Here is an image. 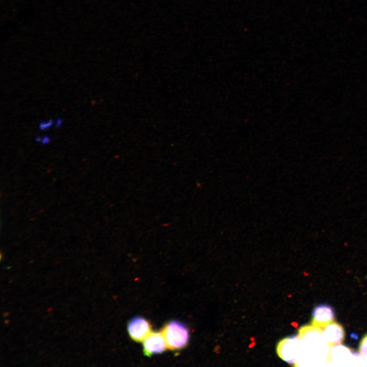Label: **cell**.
I'll list each match as a JSON object with an SVG mask.
<instances>
[{
    "label": "cell",
    "mask_w": 367,
    "mask_h": 367,
    "mask_svg": "<svg viewBox=\"0 0 367 367\" xmlns=\"http://www.w3.org/2000/svg\"><path fill=\"white\" fill-rule=\"evenodd\" d=\"M298 337L301 352L297 363H312V365L327 363L329 346L321 328L313 325L305 326L299 330Z\"/></svg>",
    "instance_id": "obj_1"
},
{
    "label": "cell",
    "mask_w": 367,
    "mask_h": 367,
    "mask_svg": "<svg viewBox=\"0 0 367 367\" xmlns=\"http://www.w3.org/2000/svg\"><path fill=\"white\" fill-rule=\"evenodd\" d=\"M165 338L167 348L176 351L186 347L190 338L189 330L182 322L172 320L167 323L161 330Z\"/></svg>",
    "instance_id": "obj_2"
},
{
    "label": "cell",
    "mask_w": 367,
    "mask_h": 367,
    "mask_svg": "<svg viewBox=\"0 0 367 367\" xmlns=\"http://www.w3.org/2000/svg\"><path fill=\"white\" fill-rule=\"evenodd\" d=\"M278 352L283 359L290 363H297L301 352V343L298 336L287 338L278 345Z\"/></svg>",
    "instance_id": "obj_3"
},
{
    "label": "cell",
    "mask_w": 367,
    "mask_h": 367,
    "mask_svg": "<svg viewBox=\"0 0 367 367\" xmlns=\"http://www.w3.org/2000/svg\"><path fill=\"white\" fill-rule=\"evenodd\" d=\"M151 325L145 318L137 316L129 320L127 331L130 338L136 342H143L151 332Z\"/></svg>",
    "instance_id": "obj_4"
},
{
    "label": "cell",
    "mask_w": 367,
    "mask_h": 367,
    "mask_svg": "<svg viewBox=\"0 0 367 367\" xmlns=\"http://www.w3.org/2000/svg\"><path fill=\"white\" fill-rule=\"evenodd\" d=\"M144 354L150 357L155 354H161L167 348L162 331H151L143 341Z\"/></svg>",
    "instance_id": "obj_5"
},
{
    "label": "cell",
    "mask_w": 367,
    "mask_h": 367,
    "mask_svg": "<svg viewBox=\"0 0 367 367\" xmlns=\"http://www.w3.org/2000/svg\"><path fill=\"white\" fill-rule=\"evenodd\" d=\"M353 352L348 347L339 344L329 347L327 363H335L338 365L347 366L354 361Z\"/></svg>",
    "instance_id": "obj_6"
},
{
    "label": "cell",
    "mask_w": 367,
    "mask_h": 367,
    "mask_svg": "<svg viewBox=\"0 0 367 367\" xmlns=\"http://www.w3.org/2000/svg\"><path fill=\"white\" fill-rule=\"evenodd\" d=\"M334 315L331 306L323 304L318 305L313 310L312 325L323 328L334 321Z\"/></svg>",
    "instance_id": "obj_7"
},
{
    "label": "cell",
    "mask_w": 367,
    "mask_h": 367,
    "mask_svg": "<svg viewBox=\"0 0 367 367\" xmlns=\"http://www.w3.org/2000/svg\"><path fill=\"white\" fill-rule=\"evenodd\" d=\"M321 329L329 347L340 344L344 339L345 334L344 328L338 323L333 321Z\"/></svg>",
    "instance_id": "obj_8"
},
{
    "label": "cell",
    "mask_w": 367,
    "mask_h": 367,
    "mask_svg": "<svg viewBox=\"0 0 367 367\" xmlns=\"http://www.w3.org/2000/svg\"><path fill=\"white\" fill-rule=\"evenodd\" d=\"M359 352L363 357L367 358V334L362 338L360 342Z\"/></svg>",
    "instance_id": "obj_9"
},
{
    "label": "cell",
    "mask_w": 367,
    "mask_h": 367,
    "mask_svg": "<svg viewBox=\"0 0 367 367\" xmlns=\"http://www.w3.org/2000/svg\"><path fill=\"white\" fill-rule=\"evenodd\" d=\"M53 120L50 119L47 121H41L40 122L39 127L40 130H43L49 128L53 124Z\"/></svg>",
    "instance_id": "obj_10"
},
{
    "label": "cell",
    "mask_w": 367,
    "mask_h": 367,
    "mask_svg": "<svg viewBox=\"0 0 367 367\" xmlns=\"http://www.w3.org/2000/svg\"><path fill=\"white\" fill-rule=\"evenodd\" d=\"M50 141V138L48 136L45 135L42 139L41 142L43 144L46 145V144L49 143Z\"/></svg>",
    "instance_id": "obj_11"
},
{
    "label": "cell",
    "mask_w": 367,
    "mask_h": 367,
    "mask_svg": "<svg viewBox=\"0 0 367 367\" xmlns=\"http://www.w3.org/2000/svg\"><path fill=\"white\" fill-rule=\"evenodd\" d=\"M62 122H63V121H62V119H61V118L57 119V121H56L57 127H60L62 124Z\"/></svg>",
    "instance_id": "obj_12"
},
{
    "label": "cell",
    "mask_w": 367,
    "mask_h": 367,
    "mask_svg": "<svg viewBox=\"0 0 367 367\" xmlns=\"http://www.w3.org/2000/svg\"><path fill=\"white\" fill-rule=\"evenodd\" d=\"M41 140L42 139H41V138L38 136H37V137H36V141L38 142H41Z\"/></svg>",
    "instance_id": "obj_13"
}]
</instances>
